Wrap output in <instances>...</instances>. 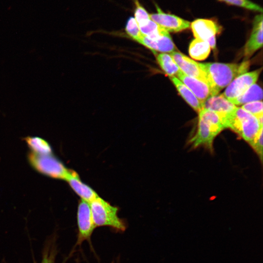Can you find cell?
Listing matches in <instances>:
<instances>
[{
  "label": "cell",
  "instance_id": "23",
  "mask_svg": "<svg viewBox=\"0 0 263 263\" xmlns=\"http://www.w3.org/2000/svg\"><path fill=\"white\" fill-rule=\"evenodd\" d=\"M125 30L127 33L136 41L140 39L142 36L138 25L135 19L133 17H130L126 23Z\"/></svg>",
  "mask_w": 263,
  "mask_h": 263
},
{
  "label": "cell",
  "instance_id": "24",
  "mask_svg": "<svg viewBox=\"0 0 263 263\" xmlns=\"http://www.w3.org/2000/svg\"><path fill=\"white\" fill-rule=\"evenodd\" d=\"M228 4L240 6L250 10L262 13L263 9L259 5L249 0H219Z\"/></svg>",
  "mask_w": 263,
  "mask_h": 263
},
{
  "label": "cell",
  "instance_id": "25",
  "mask_svg": "<svg viewBox=\"0 0 263 263\" xmlns=\"http://www.w3.org/2000/svg\"><path fill=\"white\" fill-rule=\"evenodd\" d=\"M135 9L134 19L138 25L150 19V15L145 9L139 3L138 0H135Z\"/></svg>",
  "mask_w": 263,
  "mask_h": 263
},
{
  "label": "cell",
  "instance_id": "15",
  "mask_svg": "<svg viewBox=\"0 0 263 263\" xmlns=\"http://www.w3.org/2000/svg\"><path fill=\"white\" fill-rule=\"evenodd\" d=\"M235 108L236 106L235 105L229 102L221 94L209 96L202 104V109L223 114L231 112Z\"/></svg>",
  "mask_w": 263,
  "mask_h": 263
},
{
  "label": "cell",
  "instance_id": "11",
  "mask_svg": "<svg viewBox=\"0 0 263 263\" xmlns=\"http://www.w3.org/2000/svg\"><path fill=\"white\" fill-rule=\"evenodd\" d=\"M263 46V15H257L253 20L251 35L245 44L244 55V61L247 59Z\"/></svg>",
  "mask_w": 263,
  "mask_h": 263
},
{
  "label": "cell",
  "instance_id": "18",
  "mask_svg": "<svg viewBox=\"0 0 263 263\" xmlns=\"http://www.w3.org/2000/svg\"><path fill=\"white\" fill-rule=\"evenodd\" d=\"M211 47L206 41L195 38L189 46V54L191 57L196 60H203L208 56Z\"/></svg>",
  "mask_w": 263,
  "mask_h": 263
},
{
  "label": "cell",
  "instance_id": "17",
  "mask_svg": "<svg viewBox=\"0 0 263 263\" xmlns=\"http://www.w3.org/2000/svg\"><path fill=\"white\" fill-rule=\"evenodd\" d=\"M262 99V89L259 85L255 83L243 94L228 101L236 106L244 105L253 101H261Z\"/></svg>",
  "mask_w": 263,
  "mask_h": 263
},
{
  "label": "cell",
  "instance_id": "13",
  "mask_svg": "<svg viewBox=\"0 0 263 263\" xmlns=\"http://www.w3.org/2000/svg\"><path fill=\"white\" fill-rule=\"evenodd\" d=\"M137 42L152 50L165 53H171L175 51L176 49L169 34L154 39L142 34Z\"/></svg>",
  "mask_w": 263,
  "mask_h": 263
},
{
  "label": "cell",
  "instance_id": "14",
  "mask_svg": "<svg viewBox=\"0 0 263 263\" xmlns=\"http://www.w3.org/2000/svg\"><path fill=\"white\" fill-rule=\"evenodd\" d=\"M66 181L81 199L89 203L98 196L93 189L82 182L78 174L73 170H70Z\"/></svg>",
  "mask_w": 263,
  "mask_h": 263
},
{
  "label": "cell",
  "instance_id": "20",
  "mask_svg": "<svg viewBox=\"0 0 263 263\" xmlns=\"http://www.w3.org/2000/svg\"><path fill=\"white\" fill-rule=\"evenodd\" d=\"M141 33L150 38H157L169 35V33L150 19L138 25Z\"/></svg>",
  "mask_w": 263,
  "mask_h": 263
},
{
  "label": "cell",
  "instance_id": "6",
  "mask_svg": "<svg viewBox=\"0 0 263 263\" xmlns=\"http://www.w3.org/2000/svg\"><path fill=\"white\" fill-rule=\"evenodd\" d=\"M78 235L75 245H80L85 241H90L94 230L96 228L93 221L90 204L81 199L77 212Z\"/></svg>",
  "mask_w": 263,
  "mask_h": 263
},
{
  "label": "cell",
  "instance_id": "2",
  "mask_svg": "<svg viewBox=\"0 0 263 263\" xmlns=\"http://www.w3.org/2000/svg\"><path fill=\"white\" fill-rule=\"evenodd\" d=\"M225 114L202 109L199 113L198 129L195 134L190 139L192 146L200 145L212 149L215 137L224 129Z\"/></svg>",
  "mask_w": 263,
  "mask_h": 263
},
{
  "label": "cell",
  "instance_id": "21",
  "mask_svg": "<svg viewBox=\"0 0 263 263\" xmlns=\"http://www.w3.org/2000/svg\"><path fill=\"white\" fill-rule=\"evenodd\" d=\"M157 60L161 68L169 76L177 75L180 69L169 54H159Z\"/></svg>",
  "mask_w": 263,
  "mask_h": 263
},
{
  "label": "cell",
  "instance_id": "26",
  "mask_svg": "<svg viewBox=\"0 0 263 263\" xmlns=\"http://www.w3.org/2000/svg\"><path fill=\"white\" fill-rule=\"evenodd\" d=\"M251 147L256 151L257 153L262 161L263 158V129L261 130L260 132L252 142L250 144Z\"/></svg>",
  "mask_w": 263,
  "mask_h": 263
},
{
  "label": "cell",
  "instance_id": "1",
  "mask_svg": "<svg viewBox=\"0 0 263 263\" xmlns=\"http://www.w3.org/2000/svg\"><path fill=\"white\" fill-rule=\"evenodd\" d=\"M198 64L208 78L210 90V96L218 95L236 77L246 73L250 66L248 60L239 64L218 62Z\"/></svg>",
  "mask_w": 263,
  "mask_h": 263
},
{
  "label": "cell",
  "instance_id": "16",
  "mask_svg": "<svg viewBox=\"0 0 263 263\" xmlns=\"http://www.w3.org/2000/svg\"><path fill=\"white\" fill-rule=\"evenodd\" d=\"M169 78L184 100L199 113L202 109V103L194 94L176 76H169Z\"/></svg>",
  "mask_w": 263,
  "mask_h": 263
},
{
  "label": "cell",
  "instance_id": "19",
  "mask_svg": "<svg viewBox=\"0 0 263 263\" xmlns=\"http://www.w3.org/2000/svg\"><path fill=\"white\" fill-rule=\"evenodd\" d=\"M25 141L32 152L38 154H52V149L44 139L37 136H28L25 138Z\"/></svg>",
  "mask_w": 263,
  "mask_h": 263
},
{
  "label": "cell",
  "instance_id": "4",
  "mask_svg": "<svg viewBox=\"0 0 263 263\" xmlns=\"http://www.w3.org/2000/svg\"><path fill=\"white\" fill-rule=\"evenodd\" d=\"M93 222L95 227H111L117 231H124L126 228L124 221L117 215L118 208L97 197L89 203Z\"/></svg>",
  "mask_w": 263,
  "mask_h": 263
},
{
  "label": "cell",
  "instance_id": "3",
  "mask_svg": "<svg viewBox=\"0 0 263 263\" xmlns=\"http://www.w3.org/2000/svg\"><path fill=\"white\" fill-rule=\"evenodd\" d=\"M225 124L249 144L263 129L255 116L237 107L225 115Z\"/></svg>",
  "mask_w": 263,
  "mask_h": 263
},
{
  "label": "cell",
  "instance_id": "22",
  "mask_svg": "<svg viewBox=\"0 0 263 263\" xmlns=\"http://www.w3.org/2000/svg\"><path fill=\"white\" fill-rule=\"evenodd\" d=\"M255 116L258 119L263 118V101H256L244 104L241 107Z\"/></svg>",
  "mask_w": 263,
  "mask_h": 263
},
{
  "label": "cell",
  "instance_id": "8",
  "mask_svg": "<svg viewBox=\"0 0 263 263\" xmlns=\"http://www.w3.org/2000/svg\"><path fill=\"white\" fill-rule=\"evenodd\" d=\"M192 33L195 38L207 42L211 48L216 46V35L220 28L217 23L209 19H198L190 23Z\"/></svg>",
  "mask_w": 263,
  "mask_h": 263
},
{
  "label": "cell",
  "instance_id": "7",
  "mask_svg": "<svg viewBox=\"0 0 263 263\" xmlns=\"http://www.w3.org/2000/svg\"><path fill=\"white\" fill-rule=\"evenodd\" d=\"M261 71L260 68L239 75L230 82L221 94L228 100L239 96L256 83Z\"/></svg>",
  "mask_w": 263,
  "mask_h": 263
},
{
  "label": "cell",
  "instance_id": "5",
  "mask_svg": "<svg viewBox=\"0 0 263 263\" xmlns=\"http://www.w3.org/2000/svg\"><path fill=\"white\" fill-rule=\"evenodd\" d=\"M28 158L35 169L50 177L66 180L70 174L71 170L52 154H38L32 152Z\"/></svg>",
  "mask_w": 263,
  "mask_h": 263
},
{
  "label": "cell",
  "instance_id": "9",
  "mask_svg": "<svg viewBox=\"0 0 263 263\" xmlns=\"http://www.w3.org/2000/svg\"><path fill=\"white\" fill-rule=\"evenodd\" d=\"M157 13L150 15V19L168 32H178L190 27V23L176 16L163 12L155 4Z\"/></svg>",
  "mask_w": 263,
  "mask_h": 263
},
{
  "label": "cell",
  "instance_id": "10",
  "mask_svg": "<svg viewBox=\"0 0 263 263\" xmlns=\"http://www.w3.org/2000/svg\"><path fill=\"white\" fill-rule=\"evenodd\" d=\"M169 54L183 73L188 76L198 79L209 85L207 75L200 69L197 62L179 52L174 51Z\"/></svg>",
  "mask_w": 263,
  "mask_h": 263
},
{
  "label": "cell",
  "instance_id": "27",
  "mask_svg": "<svg viewBox=\"0 0 263 263\" xmlns=\"http://www.w3.org/2000/svg\"><path fill=\"white\" fill-rule=\"evenodd\" d=\"M56 251L52 247L50 250L49 246L45 248L43 252L40 263H55Z\"/></svg>",
  "mask_w": 263,
  "mask_h": 263
},
{
  "label": "cell",
  "instance_id": "12",
  "mask_svg": "<svg viewBox=\"0 0 263 263\" xmlns=\"http://www.w3.org/2000/svg\"><path fill=\"white\" fill-rule=\"evenodd\" d=\"M177 76L191 90L202 104L210 96V87L207 83L195 78L188 76L181 70Z\"/></svg>",
  "mask_w": 263,
  "mask_h": 263
}]
</instances>
